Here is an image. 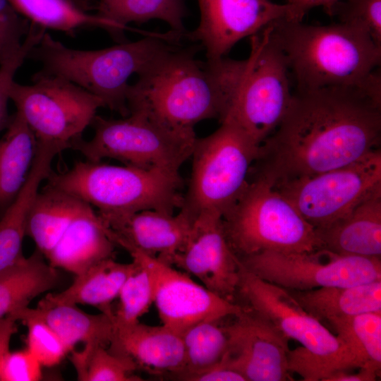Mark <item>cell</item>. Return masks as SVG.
<instances>
[{"instance_id": "ee69618b", "label": "cell", "mask_w": 381, "mask_h": 381, "mask_svg": "<svg viewBox=\"0 0 381 381\" xmlns=\"http://www.w3.org/2000/svg\"><path fill=\"white\" fill-rule=\"evenodd\" d=\"M68 1H70L71 2H72V3L75 4H78L81 1V0H68Z\"/></svg>"}, {"instance_id": "f6af8a7d", "label": "cell", "mask_w": 381, "mask_h": 381, "mask_svg": "<svg viewBox=\"0 0 381 381\" xmlns=\"http://www.w3.org/2000/svg\"><path fill=\"white\" fill-rule=\"evenodd\" d=\"M291 1H293V0H288V2H287V3L291 2Z\"/></svg>"}, {"instance_id": "b9f144b4", "label": "cell", "mask_w": 381, "mask_h": 381, "mask_svg": "<svg viewBox=\"0 0 381 381\" xmlns=\"http://www.w3.org/2000/svg\"><path fill=\"white\" fill-rule=\"evenodd\" d=\"M18 318L13 313L0 318V368L9 351L12 336L17 332Z\"/></svg>"}, {"instance_id": "603a6c76", "label": "cell", "mask_w": 381, "mask_h": 381, "mask_svg": "<svg viewBox=\"0 0 381 381\" xmlns=\"http://www.w3.org/2000/svg\"><path fill=\"white\" fill-rule=\"evenodd\" d=\"M135 267L130 263L116 262L114 258L104 260L83 273L75 275L73 283L59 294H47L37 307L48 308L57 305H88L101 313L114 317L112 301Z\"/></svg>"}, {"instance_id": "4fadbf2b", "label": "cell", "mask_w": 381, "mask_h": 381, "mask_svg": "<svg viewBox=\"0 0 381 381\" xmlns=\"http://www.w3.org/2000/svg\"><path fill=\"white\" fill-rule=\"evenodd\" d=\"M238 259L260 278L288 290L347 286L381 279L380 258L339 255L323 248L301 253L263 251Z\"/></svg>"}, {"instance_id": "d6a6232c", "label": "cell", "mask_w": 381, "mask_h": 381, "mask_svg": "<svg viewBox=\"0 0 381 381\" xmlns=\"http://www.w3.org/2000/svg\"><path fill=\"white\" fill-rule=\"evenodd\" d=\"M70 359L82 381H139L141 377L135 374L139 369L130 358L116 354L106 347L84 346L80 351L72 350Z\"/></svg>"}, {"instance_id": "836d02e7", "label": "cell", "mask_w": 381, "mask_h": 381, "mask_svg": "<svg viewBox=\"0 0 381 381\" xmlns=\"http://www.w3.org/2000/svg\"><path fill=\"white\" fill-rule=\"evenodd\" d=\"M133 261L135 267L118 295L119 302L113 317L114 327L138 322L154 303L153 283L149 272L138 260Z\"/></svg>"}, {"instance_id": "d590c367", "label": "cell", "mask_w": 381, "mask_h": 381, "mask_svg": "<svg viewBox=\"0 0 381 381\" xmlns=\"http://www.w3.org/2000/svg\"><path fill=\"white\" fill-rule=\"evenodd\" d=\"M333 15L341 23L363 30L381 46V0H341Z\"/></svg>"}, {"instance_id": "4dcf8cb0", "label": "cell", "mask_w": 381, "mask_h": 381, "mask_svg": "<svg viewBox=\"0 0 381 381\" xmlns=\"http://www.w3.org/2000/svg\"><path fill=\"white\" fill-rule=\"evenodd\" d=\"M350 350L356 368L381 367V312L328 321Z\"/></svg>"}, {"instance_id": "8992f818", "label": "cell", "mask_w": 381, "mask_h": 381, "mask_svg": "<svg viewBox=\"0 0 381 381\" xmlns=\"http://www.w3.org/2000/svg\"><path fill=\"white\" fill-rule=\"evenodd\" d=\"M238 268L237 292L247 303L246 308L302 345L289 351V372L306 381H322L334 371L355 368L347 346L306 310L289 290L260 278L239 260Z\"/></svg>"}, {"instance_id": "ac0fdd59", "label": "cell", "mask_w": 381, "mask_h": 381, "mask_svg": "<svg viewBox=\"0 0 381 381\" xmlns=\"http://www.w3.org/2000/svg\"><path fill=\"white\" fill-rule=\"evenodd\" d=\"M193 222L180 210L174 214L145 210L104 224L116 245L126 243L167 263L185 246Z\"/></svg>"}, {"instance_id": "2e32d148", "label": "cell", "mask_w": 381, "mask_h": 381, "mask_svg": "<svg viewBox=\"0 0 381 381\" xmlns=\"http://www.w3.org/2000/svg\"><path fill=\"white\" fill-rule=\"evenodd\" d=\"M198 28L187 36L205 49L207 61L218 60L241 39L285 18L288 5L269 0H197Z\"/></svg>"}, {"instance_id": "f35d334b", "label": "cell", "mask_w": 381, "mask_h": 381, "mask_svg": "<svg viewBox=\"0 0 381 381\" xmlns=\"http://www.w3.org/2000/svg\"><path fill=\"white\" fill-rule=\"evenodd\" d=\"M42 377V365L28 348L9 351L0 368L1 381H37Z\"/></svg>"}, {"instance_id": "ab89813d", "label": "cell", "mask_w": 381, "mask_h": 381, "mask_svg": "<svg viewBox=\"0 0 381 381\" xmlns=\"http://www.w3.org/2000/svg\"><path fill=\"white\" fill-rule=\"evenodd\" d=\"M183 380L246 381L240 373L227 367L222 360L208 368L186 376Z\"/></svg>"}, {"instance_id": "277c9868", "label": "cell", "mask_w": 381, "mask_h": 381, "mask_svg": "<svg viewBox=\"0 0 381 381\" xmlns=\"http://www.w3.org/2000/svg\"><path fill=\"white\" fill-rule=\"evenodd\" d=\"M289 71L270 25L252 35L249 57L226 61L222 80L226 109L220 122L233 121L260 145L280 125L291 104Z\"/></svg>"}, {"instance_id": "7a4b0ae2", "label": "cell", "mask_w": 381, "mask_h": 381, "mask_svg": "<svg viewBox=\"0 0 381 381\" xmlns=\"http://www.w3.org/2000/svg\"><path fill=\"white\" fill-rule=\"evenodd\" d=\"M270 26L298 91L354 86L381 96V46L363 30L341 22L311 25L285 18Z\"/></svg>"}, {"instance_id": "5bb4252c", "label": "cell", "mask_w": 381, "mask_h": 381, "mask_svg": "<svg viewBox=\"0 0 381 381\" xmlns=\"http://www.w3.org/2000/svg\"><path fill=\"white\" fill-rule=\"evenodd\" d=\"M149 272L153 283L154 303L162 325L181 335L205 321L237 316L246 308L212 292L190 275L123 242L117 243Z\"/></svg>"}, {"instance_id": "6da1fadb", "label": "cell", "mask_w": 381, "mask_h": 381, "mask_svg": "<svg viewBox=\"0 0 381 381\" xmlns=\"http://www.w3.org/2000/svg\"><path fill=\"white\" fill-rule=\"evenodd\" d=\"M380 135V96L354 86L298 91L251 172L274 184L319 174L377 149Z\"/></svg>"}, {"instance_id": "e575fe53", "label": "cell", "mask_w": 381, "mask_h": 381, "mask_svg": "<svg viewBox=\"0 0 381 381\" xmlns=\"http://www.w3.org/2000/svg\"><path fill=\"white\" fill-rule=\"evenodd\" d=\"M13 313L27 326L28 349L42 366H55L70 352L60 337L42 320L27 314L22 308Z\"/></svg>"}, {"instance_id": "e0dca14e", "label": "cell", "mask_w": 381, "mask_h": 381, "mask_svg": "<svg viewBox=\"0 0 381 381\" xmlns=\"http://www.w3.org/2000/svg\"><path fill=\"white\" fill-rule=\"evenodd\" d=\"M167 264L195 277L212 292L233 301L239 279L238 259L226 238L222 216L196 218L185 246Z\"/></svg>"}, {"instance_id": "8fae6325", "label": "cell", "mask_w": 381, "mask_h": 381, "mask_svg": "<svg viewBox=\"0 0 381 381\" xmlns=\"http://www.w3.org/2000/svg\"><path fill=\"white\" fill-rule=\"evenodd\" d=\"M10 99L34 134L37 142L71 149L92 124L103 101L59 76L37 72L32 83L14 82Z\"/></svg>"}, {"instance_id": "5b68a950", "label": "cell", "mask_w": 381, "mask_h": 381, "mask_svg": "<svg viewBox=\"0 0 381 381\" xmlns=\"http://www.w3.org/2000/svg\"><path fill=\"white\" fill-rule=\"evenodd\" d=\"M47 185L95 207L104 224L139 211L174 214L180 209L183 180L179 172L78 162L69 169L52 171Z\"/></svg>"}, {"instance_id": "f1b7e54d", "label": "cell", "mask_w": 381, "mask_h": 381, "mask_svg": "<svg viewBox=\"0 0 381 381\" xmlns=\"http://www.w3.org/2000/svg\"><path fill=\"white\" fill-rule=\"evenodd\" d=\"M16 11L32 23L44 29L66 33L88 27L107 30L116 39L123 30L97 14L89 13L68 0H8Z\"/></svg>"}, {"instance_id": "484cf974", "label": "cell", "mask_w": 381, "mask_h": 381, "mask_svg": "<svg viewBox=\"0 0 381 381\" xmlns=\"http://www.w3.org/2000/svg\"><path fill=\"white\" fill-rule=\"evenodd\" d=\"M38 250L0 272V318L28 307L35 297L56 287L61 276Z\"/></svg>"}, {"instance_id": "83f0119b", "label": "cell", "mask_w": 381, "mask_h": 381, "mask_svg": "<svg viewBox=\"0 0 381 381\" xmlns=\"http://www.w3.org/2000/svg\"><path fill=\"white\" fill-rule=\"evenodd\" d=\"M23 310L45 322L64 341L70 352L78 342L84 346L106 347L114 333L113 318L104 313L92 315L83 312L75 305H57L48 308L28 306Z\"/></svg>"}, {"instance_id": "7402d4cb", "label": "cell", "mask_w": 381, "mask_h": 381, "mask_svg": "<svg viewBox=\"0 0 381 381\" xmlns=\"http://www.w3.org/2000/svg\"><path fill=\"white\" fill-rule=\"evenodd\" d=\"M316 233L323 249L339 255L380 258L381 189L344 218Z\"/></svg>"}, {"instance_id": "52a82bcc", "label": "cell", "mask_w": 381, "mask_h": 381, "mask_svg": "<svg viewBox=\"0 0 381 381\" xmlns=\"http://www.w3.org/2000/svg\"><path fill=\"white\" fill-rule=\"evenodd\" d=\"M157 35L96 50L66 47L45 32L28 58L40 62L41 72L65 78L99 97L105 107L123 117L128 79L143 71L171 46Z\"/></svg>"}, {"instance_id": "30bf717a", "label": "cell", "mask_w": 381, "mask_h": 381, "mask_svg": "<svg viewBox=\"0 0 381 381\" xmlns=\"http://www.w3.org/2000/svg\"><path fill=\"white\" fill-rule=\"evenodd\" d=\"M91 125L95 131L92 138H80L71 149L80 152L87 161L109 158L144 169L179 172L190 158L197 139L174 134L138 113L122 119L96 115Z\"/></svg>"}, {"instance_id": "ffe728a7", "label": "cell", "mask_w": 381, "mask_h": 381, "mask_svg": "<svg viewBox=\"0 0 381 381\" xmlns=\"http://www.w3.org/2000/svg\"><path fill=\"white\" fill-rule=\"evenodd\" d=\"M116 246L109 227L85 202L46 259L52 266L78 275L114 258Z\"/></svg>"}, {"instance_id": "7c38bea8", "label": "cell", "mask_w": 381, "mask_h": 381, "mask_svg": "<svg viewBox=\"0 0 381 381\" xmlns=\"http://www.w3.org/2000/svg\"><path fill=\"white\" fill-rule=\"evenodd\" d=\"M274 186L315 231L322 230L381 189V151L377 148L340 168Z\"/></svg>"}, {"instance_id": "3957f363", "label": "cell", "mask_w": 381, "mask_h": 381, "mask_svg": "<svg viewBox=\"0 0 381 381\" xmlns=\"http://www.w3.org/2000/svg\"><path fill=\"white\" fill-rule=\"evenodd\" d=\"M195 50L170 47L129 85L127 104L131 113L143 114L169 131L195 139L199 122L222 119L224 106L205 64Z\"/></svg>"}, {"instance_id": "1f68e13d", "label": "cell", "mask_w": 381, "mask_h": 381, "mask_svg": "<svg viewBox=\"0 0 381 381\" xmlns=\"http://www.w3.org/2000/svg\"><path fill=\"white\" fill-rule=\"evenodd\" d=\"M219 320L198 323L182 334L185 362L182 370L174 376L179 380L191 374L203 370L222 359L228 345L224 326Z\"/></svg>"}, {"instance_id": "9a60e30c", "label": "cell", "mask_w": 381, "mask_h": 381, "mask_svg": "<svg viewBox=\"0 0 381 381\" xmlns=\"http://www.w3.org/2000/svg\"><path fill=\"white\" fill-rule=\"evenodd\" d=\"M235 317L233 323L224 326L228 345L222 360L226 366L246 381L290 380L289 339L246 308Z\"/></svg>"}, {"instance_id": "f546056e", "label": "cell", "mask_w": 381, "mask_h": 381, "mask_svg": "<svg viewBox=\"0 0 381 381\" xmlns=\"http://www.w3.org/2000/svg\"><path fill=\"white\" fill-rule=\"evenodd\" d=\"M95 11L123 31L130 23L152 19L165 21L174 32L185 31L183 20L187 9L183 0H98Z\"/></svg>"}, {"instance_id": "7bdbcfd3", "label": "cell", "mask_w": 381, "mask_h": 381, "mask_svg": "<svg viewBox=\"0 0 381 381\" xmlns=\"http://www.w3.org/2000/svg\"><path fill=\"white\" fill-rule=\"evenodd\" d=\"M379 373V370L368 368H360L356 373L339 370L329 374L322 381H374Z\"/></svg>"}, {"instance_id": "4316f807", "label": "cell", "mask_w": 381, "mask_h": 381, "mask_svg": "<svg viewBox=\"0 0 381 381\" xmlns=\"http://www.w3.org/2000/svg\"><path fill=\"white\" fill-rule=\"evenodd\" d=\"M84 203L47 184L39 190L28 213L25 234L45 258Z\"/></svg>"}, {"instance_id": "44dd1931", "label": "cell", "mask_w": 381, "mask_h": 381, "mask_svg": "<svg viewBox=\"0 0 381 381\" xmlns=\"http://www.w3.org/2000/svg\"><path fill=\"white\" fill-rule=\"evenodd\" d=\"M64 150L56 145L37 143L36 155L28 178L17 195L0 217V272L25 256L22 245L26 235L29 211L41 183L52 171L55 156Z\"/></svg>"}, {"instance_id": "ba28073f", "label": "cell", "mask_w": 381, "mask_h": 381, "mask_svg": "<svg viewBox=\"0 0 381 381\" xmlns=\"http://www.w3.org/2000/svg\"><path fill=\"white\" fill-rule=\"evenodd\" d=\"M222 220L227 242L238 258L263 251L322 248L315 229L272 181L261 174H250L246 186Z\"/></svg>"}, {"instance_id": "d4e9b609", "label": "cell", "mask_w": 381, "mask_h": 381, "mask_svg": "<svg viewBox=\"0 0 381 381\" xmlns=\"http://www.w3.org/2000/svg\"><path fill=\"white\" fill-rule=\"evenodd\" d=\"M6 128L0 139V217L23 186L37 150L34 134L18 111Z\"/></svg>"}, {"instance_id": "60d3db41", "label": "cell", "mask_w": 381, "mask_h": 381, "mask_svg": "<svg viewBox=\"0 0 381 381\" xmlns=\"http://www.w3.org/2000/svg\"><path fill=\"white\" fill-rule=\"evenodd\" d=\"M341 0H293L288 5L286 19L301 21L304 16L313 8L321 6L329 16H333L334 8Z\"/></svg>"}, {"instance_id": "74e56055", "label": "cell", "mask_w": 381, "mask_h": 381, "mask_svg": "<svg viewBox=\"0 0 381 381\" xmlns=\"http://www.w3.org/2000/svg\"><path fill=\"white\" fill-rule=\"evenodd\" d=\"M30 26L8 0H0V64L18 52Z\"/></svg>"}, {"instance_id": "cb8c5ba5", "label": "cell", "mask_w": 381, "mask_h": 381, "mask_svg": "<svg viewBox=\"0 0 381 381\" xmlns=\"http://www.w3.org/2000/svg\"><path fill=\"white\" fill-rule=\"evenodd\" d=\"M289 291L306 310L319 320L381 312V279L347 286Z\"/></svg>"}, {"instance_id": "9c48e42d", "label": "cell", "mask_w": 381, "mask_h": 381, "mask_svg": "<svg viewBox=\"0 0 381 381\" xmlns=\"http://www.w3.org/2000/svg\"><path fill=\"white\" fill-rule=\"evenodd\" d=\"M195 140L187 190L180 211L193 222L206 214L222 215L246 186L260 145L229 119Z\"/></svg>"}, {"instance_id": "8d00e7d4", "label": "cell", "mask_w": 381, "mask_h": 381, "mask_svg": "<svg viewBox=\"0 0 381 381\" xmlns=\"http://www.w3.org/2000/svg\"><path fill=\"white\" fill-rule=\"evenodd\" d=\"M45 30L31 23L20 49L11 57L0 64V131L6 127L9 118L7 104L10 99L11 85L15 82L14 77L32 49L39 42Z\"/></svg>"}, {"instance_id": "d6986e66", "label": "cell", "mask_w": 381, "mask_h": 381, "mask_svg": "<svg viewBox=\"0 0 381 381\" xmlns=\"http://www.w3.org/2000/svg\"><path fill=\"white\" fill-rule=\"evenodd\" d=\"M109 350L130 357L139 369L152 374L174 377L184 366L181 335L163 325L151 326L138 321L114 327Z\"/></svg>"}]
</instances>
